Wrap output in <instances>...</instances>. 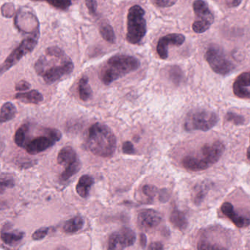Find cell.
Segmentation results:
<instances>
[{"mask_svg":"<svg viewBox=\"0 0 250 250\" xmlns=\"http://www.w3.org/2000/svg\"><path fill=\"white\" fill-rule=\"evenodd\" d=\"M74 65L65 52L58 46L46 49L35 64L38 75L43 78L45 83L52 84L62 77L69 75L74 71Z\"/></svg>","mask_w":250,"mask_h":250,"instance_id":"1","label":"cell"},{"mask_svg":"<svg viewBox=\"0 0 250 250\" xmlns=\"http://www.w3.org/2000/svg\"><path fill=\"white\" fill-rule=\"evenodd\" d=\"M87 146L96 156L111 157L116 150V137L109 126L96 123L89 128Z\"/></svg>","mask_w":250,"mask_h":250,"instance_id":"2","label":"cell"},{"mask_svg":"<svg viewBox=\"0 0 250 250\" xmlns=\"http://www.w3.org/2000/svg\"><path fill=\"white\" fill-rule=\"evenodd\" d=\"M140 66L137 58L126 55H117L108 60L99 73L101 81L109 85L121 77L137 71Z\"/></svg>","mask_w":250,"mask_h":250,"instance_id":"3","label":"cell"},{"mask_svg":"<svg viewBox=\"0 0 250 250\" xmlns=\"http://www.w3.org/2000/svg\"><path fill=\"white\" fill-rule=\"evenodd\" d=\"M225 150V145L220 141L205 145L200 153L193 156H185L182 159L181 165L184 169L191 172L205 170L220 159Z\"/></svg>","mask_w":250,"mask_h":250,"instance_id":"4","label":"cell"},{"mask_svg":"<svg viewBox=\"0 0 250 250\" xmlns=\"http://www.w3.org/2000/svg\"><path fill=\"white\" fill-rule=\"evenodd\" d=\"M145 14L146 12L140 5H134L128 10L126 40L131 44L140 43L147 33Z\"/></svg>","mask_w":250,"mask_h":250,"instance_id":"5","label":"cell"},{"mask_svg":"<svg viewBox=\"0 0 250 250\" xmlns=\"http://www.w3.org/2000/svg\"><path fill=\"white\" fill-rule=\"evenodd\" d=\"M219 117L215 112L206 109H196L187 115L184 122L186 131H206L217 124Z\"/></svg>","mask_w":250,"mask_h":250,"instance_id":"6","label":"cell"},{"mask_svg":"<svg viewBox=\"0 0 250 250\" xmlns=\"http://www.w3.org/2000/svg\"><path fill=\"white\" fill-rule=\"evenodd\" d=\"M39 35H40V32H39V28H38L32 33L31 36L26 38L21 42L20 46L11 52V55L2 63V67H1V74H3L10 68L14 66L20 60H21L23 57L33 52V49L37 45Z\"/></svg>","mask_w":250,"mask_h":250,"instance_id":"7","label":"cell"},{"mask_svg":"<svg viewBox=\"0 0 250 250\" xmlns=\"http://www.w3.org/2000/svg\"><path fill=\"white\" fill-rule=\"evenodd\" d=\"M205 58L211 69L220 75H228L235 68L232 62L227 58L223 49L216 45L209 46Z\"/></svg>","mask_w":250,"mask_h":250,"instance_id":"8","label":"cell"},{"mask_svg":"<svg viewBox=\"0 0 250 250\" xmlns=\"http://www.w3.org/2000/svg\"><path fill=\"white\" fill-rule=\"evenodd\" d=\"M193 9L197 20L192 24L194 33H203L207 31L214 21V17L204 0H195Z\"/></svg>","mask_w":250,"mask_h":250,"instance_id":"9","label":"cell"},{"mask_svg":"<svg viewBox=\"0 0 250 250\" xmlns=\"http://www.w3.org/2000/svg\"><path fill=\"white\" fill-rule=\"evenodd\" d=\"M47 136H41L31 140L25 146L26 150L30 155H36L49 147H52L57 142L61 140L62 134L59 130L55 128H46L45 129Z\"/></svg>","mask_w":250,"mask_h":250,"instance_id":"10","label":"cell"},{"mask_svg":"<svg viewBox=\"0 0 250 250\" xmlns=\"http://www.w3.org/2000/svg\"><path fill=\"white\" fill-rule=\"evenodd\" d=\"M137 235L134 230L124 228L118 232H113L108 241L109 250H123L131 247L135 242Z\"/></svg>","mask_w":250,"mask_h":250,"instance_id":"11","label":"cell"},{"mask_svg":"<svg viewBox=\"0 0 250 250\" xmlns=\"http://www.w3.org/2000/svg\"><path fill=\"white\" fill-rule=\"evenodd\" d=\"M162 215L153 209H144L138 213L137 225L143 230H149L159 225L162 222Z\"/></svg>","mask_w":250,"mask_h":250,"instance_id":"12","label":"cell"},{"mask_svg":"<svg viewBox=\"0 0 250 250\" xmlns=\"http://www.w3.org/2000/svg\"><path fill=\"white\" fill-rule=\"evenodd\" d=\"M185 36L184 35L178 34V33L167 35L161 38L156 47L158 55L162 59L166 60L168 58V46L169 45L175 46H181L185 42Z\"/></svg>","mask_w":250,"mask_h":250,"instance_id":"13","label":"cell"},{"mask_svg":"<svg viewBox=\"0 0 250 250\" xmlns=\"http://www.w3.org/2000/svg\"><path fill=\"white\" fill-rule=\"evenodd\" d=\"M221 210L225 216L238 228H247L250 225V217L241 212L236 211L235 208L229 202H225L221 206Z\"/></svg>","mask_w":250,"mask_h":250,"instance_id":"14","label":"cell"},{"mask_svg":"<svg viewBox=\"0 0 250 250\" xmlns=\"http://www.w3.org/2000/svg\"><path fill=\"white\" fill-rule=\"evenodd\" d=\"M233 93L240 99H250V71L242 73L235 80Z\"/></svg>","mask_w":250,"mask_h":250,"instance_id":"15","label":"cell"},{"mask_svg":"<svg viewBox=\"0 0 250 250\" xmlns=\"http://www.w3.org/2000/svg\"><path fill=\"white\" fill-rule=\"evenodd\" d=\"M78 159L74 149L71 146H65L58 153V162L62 166H68Z\"/></svg>","mask_w":250,"mask_h":250,"instance_id":"16","label":"cell"},{"mask_svg":"<svg viewBox=\"0 0 250 250\" xmlns=\"http://www.w3.org/2000/svg\"><path fill=\"white\" fill-rule=\"evenodd\" d=\"M93 184H94V180L90 175H84L80 177L76 187L77 194L80 197L86 198L90 194V188Z\"/></svg>","mask_w":250,"mask_h":250,"instance_id":"17","label":"cell"},{"mask_svg":"<svg viewBox=\"0 0 250 250\" xmlns=\"http://www.w3.org/2000/svg\"><path fill=\"white\" fill-rule=\"evenodd\" d=\"M15 98L24 103L39 104L43 101V95L36 90H30L27 93H17Z\"/></svg>","mask_w":250,"mask_h":250,"instance_id":"18","label":"cell"},{"mask_svg":"<svg viewBox=\"0 0 250 250\" xmlns=\"http://www.w3.org/2000/svg\"><path fill=\"white\" fill-rule=\"evenodd\" d=\"M169 220L175 228L181 231L184 230L188 226V221L185 214L176 208L174 209L171 213Z\"/></svg>","mask_w":250,"mask_h":250,"instance_id":"19","label":"cell"},{"mask_svg":"<svg viewBox=\"0 0 250 250\" xmlns=\"http://www.w3.org/2000/svg\"><path fill=\"white\" fill-rule=\"evenodd\" d=\"M84 225V221L83 218L80 216H74L72 219H68L65 222L62 229L67 233H74L78 232Z\"/></svg>","mask_w":250,"mask_h":250,"instance_id":"20","label":"cell"},{"mask_svg":"<svg viewBox=\"0 0 250 250\" xmlns=\"http://www.w3.org/2000/svg\"><path fill=\"white\" fill-rule=\"evenodd\" d=\"M78 91L80 99L83 102H87L92 97L93 92H92L91 87L89 84L88 77L83 76L80 79L78 84Z\"/></svg>","mask_w":250,"mask_h":250,"instance_id":"21","label":"cell"},{"mask_svg":"<svg viewBox=\"0 0 250 250\" xmlns=\"http://www.w3.org/2000/svg\"><path fill=\"white\" fill-rule=\"evenodd\" d=\"M25 233L22 231L14 230L12 232H3L1 233L2 241L7 245H14L21 241Z\"/></svg>","mask_w":250,"mask_h":250,"instance_id":"22","label":"cell"},{"mask_svg":"<svg viewBox=\"0 0 250 250\" xmlns=\"http://www.w3.org/2000/svg\"><path fill=\"white\" fill-rule=\"evenodd\" d=\"M211 187L210 181H204L196 186L194 191V202L196 205H199L204 200L208 191Z\"/></svg>","mask_w":250,"mask_h":250,"instance_id":"23","label":"cell"},{"mask_svg":"<svg viewBox=\"0 0 250 250\" xmlns=\"http://www.w3.org/2000/svg\"><path fill=\"white\" fill-rule=\"evenodd\" d=\"M17 113V110L16 106L11 102H6L2 105V108H1L0 121L2 124L8 122V121L14 119Z\"/></svg>","mask_w":250,"mask_h":250,"instance_id":"24","label":"cell"},{"mask_svg":"<svg viewBox=\"0 0 250 250\" xmlns=\"http://www.w3.org/2000/svg\"><path fill=\"white\" fill-rule=\"evenodd\" d=\"M82 164L79 159L71 163V165L67 166L66 169L62 172L61 177H60L61 181H64V182L68 181L71 177L74 176L75 174H77L80 170Z\"/></svg>","mask_w":250,"mask_h":250,"instance_id":"25","label":"cell"},{"mask_svg":"<svg viewBox=\"0 0 250 250\" xmlns=\"http://www.w3.org/2000/svg\"><path fill=\"white\" fill-rule=\"evenodd\" d=\"M100 34L102 38L106 42L111 43H115L116 41L115 32L110 24L108 23H103L100 26Z\"/></svg>","mask_w":250,"mask_h":250,"instance_id":"26","label":"cell"},{"mask_svg":"<svg viewBox=\"0 0 250 250\" xmlns=\"http://www.w3.org/2000/svg\"><path fill=\"white\" fill-rule=\"evenodd\" d=\"M29 127L27 124L21 125L15 134L14 137V141L16 144L20 147H25L26 146V137H27V133L28 131Z\"/></svg>","mask_w":250,"mask_h":250,"instance_id":"27","label":"cell"},{"mask_svg":"<svg viewBox=\"0 0 250 250\" xmlns=\"http://www.w3.org/2000/svg\"><path fill=\"white\" fill-rule=\"evenodd\" d=\"M32 1H38V2L45 1V2H48L51 6L57 8V9L65 11L72 5L73 0H32Z\"/></svg>","mask_w":250,"mask_h":250,"instance_id":"28","label":"cell"},{"mask_svg":"<svg viewBox=\"0 0 250 250\" xmlns=\"http://www.w3.org/2000/svg\"><path fill=\"white\" fill-rule=\"evenodd\" d=\"M169 78L175 84H179L184 79V74L179 67L177 65L169 67L168 70Z\"/></svg>","mask_w":250,"mask_h":250,"instance_id":"29","label":"cell"},{"mask_svg":"<svg viewBox=\"0 0 250 250\" xmlns=\"http://www.w3.org/2000/svg\"><path fill=\"white\" fill-rule=\"evenodd\" d=\"M15 186L14 178L10 174L2 173L1 175V191L3 193L5 188H12Z\"/></svg>","mask_w":250,"mask_h":250,"instance_id":"30","label":"cell"},{"mask_svg":"<svg viewBox=\"0 0 250 250\" xmlns=\"http://www.w3.org/2000/svg\"><path fill=\"white\" fill-rule=\"evenodd\" d=\"M225 119L229 122H232L235 125H243L245 121V119L242 115H238L234 112H228L225 117Z\"/></svg>","mask_w":250,"mask_h":250,"instance_id":"31","label":"cell"},{"mask_svg":"<svg viewBox=\"0 0 250 250\" xmlns=\"http://www.w3.org/2000/svg\"><path fill=\"white\" fill-rule=\"evenodd\" d=\"M143 192L145 195L147 196L148 198L153 199L157 193H159V190L155 186L145 185L143 187Z\"/></svg>","mask_w":250,"mask_h":250,"instance_id":"32","label":"cell"},{"mask_svg":"<svg viewBox=\"0 0 250 250\" xmlns=\"http://www.w3.org/2000/svg\"><path fill=\"white\" fill-rule=\"evenodd\" d=\"M48 232H49V228H42L40 229H37L33 232L32 235V238L33 240L36 241H39V240L43 239L47 235Z\"/></svg>","mask_w":250,"mask_h":250,"instance_id":"33","label":"cell"},{"mask_svg":"<svg viewBox=\"0 0 250 250\" xmlns=\"http://www.w3.org/2000/svg\"><path fill=\"white\" fill-rule=\"evenodd\" d=\"M178 0H153L155 5L160 8H169L176 3Z\"/></svg>","mask_w":250,"mask_h":250,"instance_id":"34","label":"cell"},{"mask_svg":"<svg viewBox=\"0 0 250 250\" xmlns=\"http://www.w3.org/2000/svg\"><path fill=\"white\" fill-rule=\"evenodd\" d=\"M85 5L91 15L96 16L97 13L98 4L96 0H85Z\"/></svg>","mask_w":250,"mask_h":250,"instance_id":"35","label":"cell"},{"mask_svg":"<svg viewBox=\"0 0 250 250\" xmlns=\"http://www.w3.org/2000/svg\"><path fill=\"white\" fill-rule=\"evenodd\" d=\"M123 153L127 155H132L135 153V148H134V145L129 141L125 142L123 144L122 147Z\"/></svg>","mask_w":250,"mask_h":250,"instance_id":"36","label":"cell"},{"mask_svg":"<svg viewBox=\"0 0 250 250\" xmlns=\"http://www.w3.org/2000/svg\"><path fill=\"white\" fill-rule=\"evenodd\" d=\"M30 87H31V85H30V83H27L25 80H21V81L17 83L15 89L17 91H25V90H29Z\"/></svg>","mask_w":250,"mask_h":250,"instance_id":"37","label":"cell"},{"mask_svg":"<svg viewBox=\"0 0 250 250\" xmlns=\"http://www.w3.org/2000/svg\"><path fill=\"white\" fill-rule=\"evenodd\" d=\"M170 197V194L167 188L159 190V199L162 203H166Z\"/></svg>","mask_w":250,"mask_h":250,"instance_id":"38","label":"cell"},{"mask_svg":"<svg viewBox=\"0 0 250 250\" xmlns=\"http://www.w3.org/2000/svg\"><path fill=\"white\" fill-rule=\"evenodd\" d=\"M163 244L160 242H153L149 245L148 250H163Z\"/></svg>","mask_w":250,"mask_h":250,"instance_id":"39","label":"cell"},{"mask_svg":"<svg viewBox=\"0 0 250 250\" xmlns=\"http://www.w3.org/2000/svg\"><path fill=\"white\" fill-rule=\"evenodd\" d=\"M140 245L142 246L143 248H145L146 247V244H147V237H146L144 233H141L140 234Z\"/></svg>","mask_w":250,"mask_h":250,"instance_id":"40","label":"cell"},{"mask_svg":"<svg viewBox=\"0 0 250 250\" xmlns=\"http://www.w3.org/2000/svg\"><path fill=\"white\" fill-rule=\"evenodd\" d=\"M241 2H242V0H232L231 6L238 7L241 3Z\"/></svg>","mask_w":250,"mask_h":250,"instance_id":"41","label":"cell"},{"mask_svg":"<svg viewBox=\"0 0 250 250\" xmlns=\"http://www.w3.org/2000/svg\"><path fill=\"white\" fill-rule=\"evenodd\" d=\"M247 159H248L249 162H250V146H249L248 149H247Z\"/></svg>","mask_w":250,"mask_h":250,"instance_id":"42","label":"cell"}]
</instances>
